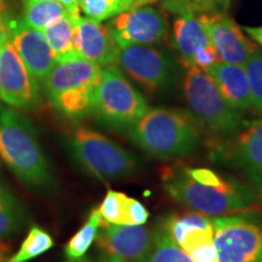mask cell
<instances>
[{
	"instance_id": "cell-17",
	"label": "cell",
	"mask_w": 262,
	"mask_h": 262,
	"mask_svg": "<svg viewBox=\"0 0 262 262\" xmlns=\"http://www.w3.org/2000/svg\"><path fill=\"white\" fill-rule=\"evenodd\" d=\"M75 51L81 58L107 67L117 64L119 45L107 25L80 15L75 22Z\"/></svg>"
},
{
	"instance_id": "cell-26",
	"label": "cell",
	"mask_w": 262,
	"mask_h": 262,
	"mask_svg": "<svg viewBox=\"0 0 262 262\" xmlns=\"http://www.w3.org/2000/svg\"><path fill=\"white\" fill-rule=\"evenodd\" d=\"M160 222L170 234V237L179 245L182 243L189 232L211 226V219L209 216L196 211L186 212L181 215H169Z\"/></svg>"
},
{
	"instance_id": "cell-16",
	"label": "cell",
	"mask_w": 262,
	"mask_h": 262,
	"mask_svg": "<svg viewBox=\"0 0 262 262\" xmlns=\"http://www.w3.org/2000/svg\"><path fill=\"white\" fill-rule=\"evenodd\" d=\"M9 38L35 79L44 80L57 60L42 31L31 27L24 19H9Z\"/></svg>"
},
{
	"instance_id": "cell-13",
	"label": "cell",
	"mask_w": 262,
	"mask_h": 262,
	"mask_svg": "<svg viewBox=\"0 0 262 262\" xmlns=\"http://www.w3.org/2000/svg\"><path fill=\"white\" fill-rule=\"evenodd\" d=\"M118 45H155L168 34V22L160 10L143 5L111 18L107 24Z\"/></svg>"
},
{
	"instance_id": "cell-29",
	"label": "cell",
	"mask_w": 262,
	"mask_h": 262,
	"mask_svg": "<svg viewBox=\"0 0 262 262\" xmlns=\"http://www.w3.org/2000/svg\"><path fill=\"white\" fill-rule=\"evenodd\" d=\"M248 75L249 86H250L253 108L257 113L262 114V50L256 51L249 57L244 64Z\"/></svg>"
},
{
	"instance_id": "cell-21",
	"label": "cell",
	"mask_w": 262,
	"mask_h": 262,
	"mask_svg": "<svg viewBox=\"0 0 262 262\" xmlns=\"http://www.w3.org/2000/svg\"><path fill=\"white\" fill-rule=\"evenodd\" d=\"M157 0H80V12L95 21H107L139 6L150 5Z\"/></svg>"
},
{
	"instance_id": "cell-7",
	"label": "cell",
	"mask_w": 262,
	"mask_h": 262,
	"mask_svg": "<svg viewBox=\"0 0 262 262\" xmlns=\"http://www.w3.org/2000/svg\"><path fill=\"white\" fill-rule=\"evenodd\" d=\"M68 147L81 168L101 181L125 179L137 168L133 153L89 127H75Z\"/></svg>"
},
{
	"instance_id": "cell-14",
	"label": "cell",
	"mask_w": 262,
	"mask_h": 262,
	"mask_svg": "<svg viewBox=\"0 0 262 262\" xmlns=\"http://www.w3.org/2000/svg\"><path fill=\"white\" fill-rule=\"evenodd\" d=\"M208 32L212 47L220 61L244 66L249 57L257 50V45L245 35L241 28L225 12H204L198 16Z\"/></svg>"
},
{
	"instance_id": "cell-35",
	"label": "cell",
	"mask_w": 262,
	"mask_h": 262,
	"mask_svg": "<svg viewBox=\"0 0 262 262\" xmlns=\"http://www.w3.org/2000/svg\"><path fill=\"white\" fill-rule=\"evenodd\" d=\"M75 262H120L117 258H113L111 256H107V255H101V257L98 260H86V258H81V260H78Z\"/></svg>"
},
{
	"instance_id": "cell-31",
	"label": "cell",
	"mask_w": 262,
	"mask_h": 262,
	"mask_svg": "<svg viewBox=\"0 0 262 262\" xmlns=\"http://www.w3.org/2000/svg\"><path fill=\"white\" fill-rule=\"evenodd\" d=\"M149 219V212L142 203L135 198L127 196L125 209V225H146Z\"/></svg>"
},
{
	"instance_id": "cell-3",
	"label": "cell",
	"mask_w": 262,
	"mask_h": 262,
	"mask_svg": "<svg viewBox=\"0 0 262 262\" xmlns=\"http://www.w3.org/2000/svg\"><path fill=\"white\" fill-rule=\"evenodd\" d=\"M127 134L134 145L163 160L191 155L201 141V127L193 117L176 108H148Z\"/></svg>"
},
{
	"instance_id": "cell-19",
	"label": "cell",
	"mask_w": 262,
	"mask_h": 262,
	"mask_svg": "<svg viewBox=\"0 0 262 262\" xmlns=\"http://www.w3.org/2000/svg\"><path fill=\"white\" fill-rule=\"evenodd\" d=\"M79 16L67 14L42 29L57 62L80 57L75 51V22Z\"/></svg>"
},
{
	"instance_id": "cell-6",
	"label": "cell",
	"mask_w": 262,
	"mask_h": 262,
	"mask_svg": "<svg viewBox=\"0 0 262 262\" xmlns=\"http://www.w3.org/2000/svg\"><path fill=\"white\" fill-rule=\"evenodd\" d=\"M145 97L117 66L102 67L95 89L91 113L108 129L127 131L148 111Z\"/></svg>"
},
{
	"instance_id": "cell-25",
	"label": "cell",
	"mask_w": 262,
	"mask_h": 262,
	"mask_svg": "<svg viewBox=\"0 0 262 262\" xmlns=\"http://www.w3.org/2000/svg\"><path fill=\"white\" fill-rule=\"evenodd\" d=\"M52 247H54V239L51 235L38 226H33L18 251L8 258H2L0 262L32 261L47 253Z\"/></svg>"
},
{
	"instance_id": "cell-27",
	"label": "cell",
	"mask_w": 262,
	"mask_h": 262,
	"mask_svg": "<svg viewBox=\"0 0 262 262\" xmlns=\"http://www.w3.org/2000/svg\"><path fill=\"white\" fill-rule=\"evenodd\" d=\"M24 211L14 195L0 182V238L9 237L21 228Z\"/></svg>"
},
{
	"instance_id": "cell-9",
	"label": "cell",
	"mask_w": 262,
	"mask_h": 262,
	"mask_svg": "<svg viewBox=\"0 0 262 262\" xmlns=\"http://www.w3.org/2000/svg\"><path fill=\"white\" fill-rule=\"evenodd\" d=\"M210 157L239 170L262 196V118L247 120L234 136L216 140Z\"/></svg>"
},
{
	"instance_id": "cell-33",
	"label": "cell",
	"mask_w": 262,
	"mask_h": 262,
	"mask_svg": "<svg viewBox=\"0 0 262 262\" xmlns=\"http://www.w3.org/2000/svg\"><path fill=\"white\" fill-rule=\"evenodd\" d=\"M243 31L255 44L262 48V26H255V27L247 26V27H243Z\"/></svg>"
},
{
	"instance_id": "cell-1",
	"label": "cell",
	"mask_w": 262,
	"mask_h": 262,
	"mask_svg": "<svg viewBox=\"0 0 262 262\" xmlns=\"http://www.w3.org/2000/svg\"><path fill=\"white\" fill-rule=\"evenodd\" d=\"M163 186L172 199L206 216H224L256 210L260 194L251 185L228 178L222 185H204L193 180L185 168H169Z\"/></svg>"
},
{
	"instance_id": "cell-30",
	"label": "cell",
	"mask_w": 262,
	"mask_h": 262,
	"mask_svg": "<svg viewBox=\"0 0 262 262\" xmlns=\"http://www.w3.org/2000/svg\"><path fill=\"white\" fill-rule=\"evenodd\" d=\"M164 8L172 14L191 10L195 14L219 12L228 6L229 0H160Z\"/></svg>"
},
{
	"instance_id": "cell-28",
	"label": "cell",
	"mask_w": 262,
	"mask_h": 262,
	"mask_svg": "<svg viewBox=\"0 0 262 262\" xmlns=\"http://www.w3.org/2000/svg\"><path fill=\"white\" fill-rule=\"evenodd\" d=\"M127 195L122 192L108 191L97 209L103 221L114 225H125Z\"/></svg>"
},
{
	"instance_id": "cell-8",
	"label": "cell",
	"mask_w": 262,
	"mask_h": 262,
	"mask_svg": "<svg viewBox=\"0 0 262 262\" xmlns=\"http://www.w3.org/2000/svg\"><path fill=\"white\" fill-rule=\"evenodd\" d=\"M217 262H262V214L257 210L211 219Z\"/></svg>"
},
{
	"instance_id": "cell-12",
	"label": "cell",
	"mask_w": 262,
	"mask_h": 262,
	"mask_svg": "<svg viewBox=\"0 0 262 262\" xmlns=\"http://www.w3.org/2000/svg\"><path fill=\"white\" fill-rule=\"evenodd\" d=\"M172 40L183 67L193 66L206 71L220 61L208 32L195 12L191 10H186L176 15L172 28Z\"/></svg>"
},
{
	"instance_id": "cell-23",
	"label": "cell",
	"mask_w": 262,
	"mask_h": 262,
	"mask_svg": "<svg viewBox=\"0 0 262 262\" xmlns=\"http://www.w3.org/2000/svg\"><path fill=\"white\" fill-rule=\"evenodd\" d=\"M24 21L35 29L42 31L55 19L70 14L56 0H22Z\"/></svg>"
},
{
	"instance_id": "cell-32",
	"label": "cell",
	"mask_w": 262,
	"mask_h": 262,
	"mask_svg": "<svg viewBox=\"0 0 262 262\" xmlns=\"http://www.w3.org/2000/svg\"><path fill=\"white\" fill-rule=\"evenodd\" d=\"M9 35V19L6 16L5 0H0V48Z\"/></svg>"
},
{
	"instance_id": "cell-20",
	"label": "cell",
	"mask_w": 262,
	"mask_h": 262,
	"mask_svg": "<svg viewBox=\"0 0 262 262\" xmlns=\"http://www.w3.org/2000/svg\"><path fill=\"white\" fill-rule=\"evenodd\" d=\"M140 262H194L164 228L162 222L153 228L152 244Z\"/></svg>"
},
{
	"instance_id": "cell-15",
	"label": "cell",
	"mask_w": 262,
	"mask_h": 262,
	"mask_svg": "<svg viewBox=\"0 0 262 262\" xmlns=\"http://www.w3.org/2000/svg\"><path fill=\"white\" fill-rule=\"evenodd\" d=\"M153 228L145 225H114L101 221L96 245L101 253L120 262H140L152 244Z\"/></svg>"
},
{
	"instance_id": "cell-34",
	"label": "cell",
	"mask_w": 262,
	"mask_h": 262,
	"mask_svg": "<svg viewBox=\"0 0 262 262\" xmlns=\"http://www.w3.org/2000/svg\"><path fill=\"white\" fill-rule=\"evenodd\" d=\"M71 15L79 16L80 15V0H56Z\"/></svg>"
},
{
	"instance_id": "cell-24",
	"label": "cell",
	"mask_w": 262,
	"mask_h": 262,
	"mask_svg": "<svg viewBox=\"0 0 262 262\" xmlns=\"http://www.w3.org/2000/svg\"><path fill=\"white\" fill-rule=\"evenodd\" d=\"M180 247L194 262H217L212 225L210 227L198 228L189 232Z\"/></svg>"
},
{
	"instance_id": "cell-22",
	"label": "cell",
	"mask_w": 262,
	"mask_h": 262,
	"mask_svg": "<svg viewBox=\"0 0 262 262\" xmlns=\"http://www.w3.org/2000/svg\"><path fill=\"white\" fill-rule=\"evenodd\" d=\"M101 217L97 209H94L89 215L86 222L79 231L72 237L64 247V256L68 262H75L84 258L91 245L96 241L98 228H100Z\"/></svg>"
},
{
	"instance_id": "cell-11",
	"label": "cell",
	"mask_w": 262,
	"mask_h": 262,
	"mask_svg": "<svg viewBox=\"0 0 262 262\" xmlns=\"http://www.w3.org/2000/svg\"><path fill=\"white\" fill-rule=\"evenodd\" d=\"M0 98L16 110H29L39 102V85L10 38L0 48Z\"/></svg>"
},
{
	"instance_id": "cell-10",
	"label": "cell",
	"mask_w": 262,
	"mask_h": 262,
	"mask_svg": "<svg viewBox=\"0 0 262 262\" xmlns=\"http://www.w3.org/2000/svg\"><path fill=\"white\" fill-rule=\"evenodd\" d=\"M117 64L148 93L169 86L175 74L173 61L152 45H119Z\"/></svg>"
},
{
	"instance_id": "cell-5",
	"label": "cell",
	"mask_w": 262,
	"mask_h": 262,
	"mask_svg": "<svg viewBox=\"0 0 262 262\" xmlns=\"http://www.w3.org/2000/svg\"><path fill=\"white\" fill-rule=\"evenodd\" d=\"M101 72V66L81 57L58 61L42 80L52 106L71 119L88 116Z\"/></svg>"
},
{
	"instance_id": "cell-4",
	"label": "cell",
	"mask_w": 262,
	"mask_h": 262,
	"mask_svg": "<svg viewBox=\"0 0 262 262\" xmlns=\"http://www.w3.org/2000/svg\"><path fill=\"white\" fill-rule=\"evenodd\" d=\"M185 68L183 96L188 113L199 127L217 140L228 139L238 134L247 123L243 113L226 102L205 71L193 66Z\"/></svg>"
},
{
	"instance_id": "cell-18",
	"label": "cell",
	"mask_w": 262,
	"mask_h": 262,
	"mask_svg": "<svg viewBox=\"0 0 262 262\" xmlns=\"http://www.w3.org/2000/svg\"><path fill=\"white\" fill-rule=\"evenodd\" d=\"M214 80L226 102L239 112L253 108L250 86L244 66L219 61L205 71Z\"/></svg>"
},
{
	"instance_id": "cell-2",
	"label": "cell",
	"mask_w": 262,
	"mask_h": 262,
	"mask_svg": "<svg viewBox=\"0 0 262 262\" xmlns=\"http://www.w3.org/2000/svg\"><path fill=\"white\" fill-rule=\"evenodd\" d=\"M0 159L29 187L47 189L54 182L34 126L10 106H0Z\"/></svg>"
}]
</instances>
